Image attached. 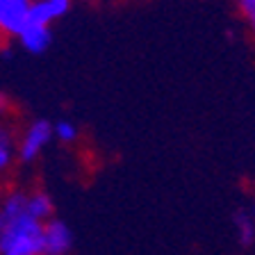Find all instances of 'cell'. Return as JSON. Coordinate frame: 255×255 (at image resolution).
Returning a JSON list of instances; mask_svg holds the SVG:
<instances>
[{"mask_svg": "<svg viewBox=\"0 0 255 255\" xmlns=\"http://www.w3.org/2000/svg\"><path fill=\"white\" fill-rule=\"evenodd\" d=\"M32 2L34 0H0V32L5 39H18L27 25Z\"/></svg>", "mask_w": 255, "mask_h": 255, "instance_id": "4", "label": "cell"}, {"mask_svg": "<svg viewBox=\"0 0 255 255\" xmlns=\"http://www.w3.org/2000/svg\"><path fill=\"white\" fill-rule=\"evenodd\" d=\"M2 48H5V34L0 32V50H2Z\"/></svg>", "mask_w": 255, "mask_h": 255, "instance_id": "13", "label": "cell"}, {"mask_svg": "<svg viewBox=\"0 0 255 255\" xmlns=\"http://www.w3.org/2000/svg\"><path fill=\"white\" fill-rule=\"evenodd\" d=\"M16 141H18V137H16V132L11 130V126L7 121H0V148L14 150L16 153Z\"/></svg>", "mask_w": 255, "mask_h": 255, "instance_id": "10", "label": "cell"}, {"mask_svg": "<svg viewBox=\"0 0 255 255\" xmlns=\"http://www.w3.org/2000/svg\"><path fill=\"white\" fill-rule=\"evenodd\" d=\"M0 255H41L43 223L30 217L27 210L0 223Z\"/></svg>", "mask_w": 255, "mask_h": 255, "instance_id": "1", "label": "cell"}, {"mask_svg": "<svg viewBox=\"0 0 255 255\" xmlns=\"http://www.w3.org/2000/svg\"><path fill=\"white\" fill-rule=\"evenodd\" d=\"M73 251V230L69 223L53 217L43 223L41 255H71Z\"/></svg>", "mask_w": 255, "mask_h": 255, "instance_id": "3", "label": "cell"}, {"mask_svg": "<svg viewBox=\"0 0 255 255\" xmlns=\"http://www.w3.org/2000/svg\"><path fill=\"white\" fill-rule=\"evenodd\" d=\"M7 112H9V103H7L5 96H0V121H5Z\"/></svg>", "mask_w": 255, "mask_h": 255, "instance_id": "12", "label": "cell"}, {"mask_svg": "<svg viewBox=\"0 0 255 255\" xmlns=\"http://www.w3.org/2000/svg\"><path fill=\"white\" fill-rule=\"evenodd\" d=\"M48 5H50V9L55 11V16L57 18H62V16L69 14L71 5H73V0H46Z\"/></svg>", "mask_w": 255, "mask_h": 255, "instance_id": "11", "label": "cell"}, {"mask_svg": "<svg viewBox=\"0 0 255 255\" xmlns=\"http://www.w3.org/2000/svg\"><path fill=\"white\" fill-rule=\"evenodd\" d=\"M55 139L53 132V121L48 119H34L27 123V128L21 132L18 141H16V159L21 164H32L41 157V153L50 146Z\"/></svg>", "mask_w": 255, "mask_h": 255, "instance_id": "2", "label": "cell"}, {"mask_svg": "<svg viewBox=\"0 0 255 255\" xmlns=\"http://www.w3.org/2000/svg\"><path fill=\"white\" fill-rule=\"evenodd\" d=\"M242 21L255 32V0H235Z\"/></svg>", "mask_w": 255, "mask_h": 255, "instance_id": "9", "label": "cell"}, {"mask_svg": "<svg viewBox=\"0 0 255 255\" xmlns=\"http://www.w3.org/2000/svg\"><path fill=\"white\" fill-rule=\"evenodd\" d=\"M233 226L237 244L242 249H251L255 244V210H237L233 214Z\"/></svg>", "mask_w": 255, "mask_h": 255, "instance_id": "7", "label": "cell"}, {"mask_svg": "<svg viewBox=\"0 0 255 255\" xmlns=\"http://www.w3.org/2000/svg\"><path fill=\"white\" fill-rule=\"evenodd\" d=\"M18 43L30 55H43L53 43V30H50V25L27 23L18 34Z\"/></svg>", "mask_w": 255, "mask_h": 255, "instance_id": "5", "label": "cell"}, {"mask_svg": "<svg viewBox=\"0 0 255 255\" xmlns=\"http://www.w3.org/2000/svg\"><path fill=\"white\" fill-rule=\"evenodd\" d=\"M0 235H2V230H0Z\"/></svg>", "mask_w": 255, "mask_h": 255, "instance_id": "14", "label": "cell"}, {"mask_svg": "<svg viewBox=\"0 0 255 255\" xmlns=\"http://www.w3.org/2000/svg\"><path fill=\"white\" fill-rule=\"evenodd\" d=\"M25 210L30 217H34L41 223H46L48 219H53V214H55V201L46 189H30L27 191Z\"/></svg>", "mask_w": 255, "mask_h": 255, "instance_id": "6", "label": "cell"}, {"mask_svg": "<svg viewBox=\"0 0 255 255\" xmlns=\"http://www.w3.org/2000/svg\"><path fill=\"white\" fill-rule=\"evenodd\" d=\"M53 132L55 139H57L62 146H71L80 139V128L75 126L71 119H59V121L53 123Z\"/></svg>", "mask_w": 255, "mask_h": 255, "instance_id": "8", "label": "cell"}]
</instances>
